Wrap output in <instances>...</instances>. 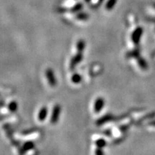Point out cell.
I'll use <instances>...</instances> for the list:
<instances>
[{
  "label": "cell",
  "instance_id": "cell-3",
  "mask_svg": "<svg viewBox=\"0 0 155 155\" xmlns=\"http://www.w3.org/2000/svg\"><path fill=\"white\" fill-rule=\"evenodd\" d=\"M45 75L47 77L48 83L52 87H55L57 84V81H56V78L55 76V73L54 71L51 68H48L45 71Z\"/></svg>",
  "mask_w": 155,
  "mask_h": 155
},
{
  "label": "cell",
  "instance_id": "cell-5",
  "mask_svg": "<svg viewBox=\"0 0 155 155\" xmlns=\"http://www.w3.org/2000/svg\"><path fill=\"white\" fill-rule=\"evenodd\" d=\"M104 105H105V101L101 97H99L95 101L94 103V111L96 113H99V112L101 111L102 108L104 107Z\"/></svg>",
  "mask_w": 155,
  "mask_h": 155
},
{
  "label": "cell",
  "instance_id": "cell-4",
  "mask_svg": "<svg viewBox=\"0 0 155 155\" xmlns=\"http://www.w3.org/2000/svg\"><path fill=\"white\" fill-rule=\"evenodd\" d=\"M83 58V55L82 53L78 52V53L75 56H73V58L71 61V63H70V68H71V70L74 69L78 64L80 63V62L82 61Z\"/></svg>",
  "mask_w": 155,
  "mask_h": 155
},
{
  "label": "cell",
  "instance_id": "cell-9",
  "mask_svg": "<svg viewBox=\"0 0 155 155\" xmlns=\"http://www.w3.org/2000/svg\"><path fill=\"white\" fill-rule=\"evenodd\" d=\"M81 80H82V77L78 73H74L72 75V77H71V81L75 84H78V83H81Z\"/></svg>",
  "mask_w": 155,
  "mask_h": 155
},
{
  "label": "cell",
  "instance_id": "cell-7",
  "mask_svg": "<svg viewBox=\"0 0 155 155\" xmlns=\"http://www.w3.org/2000/svg\"><path fill=\"white\" fill-rule=\"evenodd\" d=\"M112 119H113V117H112L111 116H110V115L105 116H104V117L101 118V119L98 120V121H97V124L101 125V124H105L106 122L111 121Z\"/></svg>",
  "mask_w": 155,
  "mask_h": 155
},
{
  "label": "cell",
  "instance_id": "cell-15",
  "mask_svg": "<svg viewBox=\"0 0 155 155\" xmlns=\"http://www.w3.org/2000/svg\"><path fill=\"white\" fill-rule=\"evenodd\" d=\"M82 8H83V5L82 4L79 3V4H77L76 5L74 6V7H73L72 11L73 12H78V11H80Z\"/></svg>",
  "mask_w": 155,
  "mask_h": 155
},
{
  "label": "cell",
  "instance_id": "cell-1",
  "mask_svg": "<svg viewBox=\"0 0 155 155\" xmlns=\"http://www.w3.org/2000/svg\"><path fill=\"white\" fill-rule=\"evenodd\" d=\"M143 34V29L140 26L137 27L131 35V40L133 42L136 47H139V45L140 43L141 38L142 37Z\"/></svg>",
  "mask_w": 155,
  "mask_h": 155
},
{
  "label": "cell",
  "instance_id": "cell-10",
  "mask_svg": "<svg viewBox=\"0 0 155 155\" xmlns=\"http://www.w3.org/2000/svg\"><path fill=\"white\" fill-rule=\"evenodd\" d=\"M34 147L35 145L33 144V142H32V141H28V142H26L24 145H23V152L31 150L32 149L34 148Z\"/></svg>",
  "mask_w": 155,
  "mask_h": 155
},
{
  "label": "cell",
  "instance_id": "cell-11",
  "mask_svg": "<svg viewBox=\"0 0 155 155\" xmlns=\"http://www.w3.org/2000/svg\"><path fill=\"white\" fill-rule=\"evenodd\" d=\"M8 108L11 112H15L17 110V108H18V104H17L16 101H11L9 103Z\"/></svg>",
  "mask_w": 155,
  "mask_h": 155
},
{
  "label": "cell",
  "instance_id": "cell-14",
  "mask_svg": "<svg viewBox=\"0 0 155 155\" xmlns=\"http://www.w3.org/2000/svg\"><path fill=\"white\" fill-rule=\"evenodd\" d=\"M76 18L78 19H80V20H86V19H87L88 18V15L86 14V13H79L78 15H77Z\"/></svg>",
  "mask_w": 155,
  "mask_h": 155
},
{
  "label": "cell",
  "instance_id": "cell-2",
  "mask_svg": "<svg viewBox=\"0 0 155 155\" xmlns=\"http://www.w3.org/2000/svg\"><path fill=\"white\" fill-rule=\"evenodd\" d=\"M61 107L60 105H55L54 106L53 112H52L51 118H50V122L53 124L57 123L59 119L60 115H61Z\"/></svg>",
  "mask_w": 155,
  "mask_h": 155
},
{
  "label": "cell",
  "instance_id": "cell-8",
  "mask_svg": "<svg viewBox=\"0 0 155 155\" xmlns=\"http://www.w3.org/2000/svg\"><path fill=\"white\" fill-rule=\"evenodd\" d=\"M85 47H86V43H85V41L83 40H80L77 42L76 48H77L78 52L82 53L83 50L85 49Z\"/></svg>",
  "mask_w": 155,
  "mask_h": 155
},
{
  "label": "cell",
  "instance_id": "cell-13",
  "mask_svg": "<svg viewBox=\"0 0 155 155\" xmlns=\"http://www.w3.org/2000/svg\"><path fill=\"white\" fill-rule=\"evenodd\" d=\"M96 145L98 148L102 149L106 145V141L103 139H99L96 141Z\"/></svg>",
  "mask_w": 155,
  "mask_h": 155
},
{
  "label": "cell",
  "instance_id": "cell-12",
  "mask_svg": "<svg viewBox=\"0 0 155 155\" xmlns=\"http://www.w3.org/2000/svg\"><path fill=\"white\" fill-rule=\"evenodd\" d=\"M116 3V0H108L106 5V9L107 10H111L114 8V7L115 6Z\"/></svg>",
  "mask_w": 155,
  "mask_h": 155
},
{
  "label": "cell",
  "instance_id": "cell-17",
  "mask_svg": "<svg viewBox=\"0 0 155 155\" xmlns=\"http://www.w3.org/2000/svg\"><path fill=\"white\" fill-rule=\"evenodd\" d=\"M101 150L100 148H98V150H96V154H103V152H101Z\"/></svg>",
  "mask_w": 155,
  "mask_h": 155
},
{
  "label": "cell",
  "instance_id": "cell-16",
  "mask_svg": "<svg viewBox=\"0 0 155 155\" xmlns=\"http://www.w3.org/2000/svg\"><path fill=\"white\" fill-rule=\"evenodd\" d=\"M149 126H151V127H155V121H150V123L148 124Z\"/></svg>",
  "mask_w": 155,
  "mask_h": 155
},
{
  "label": "cell",
  "instance_id": "cell-6",
  "mask_svg": "<svg viewBox=\"0 0 155 155\" xmlns=\"http://www.w3.org/2000/svg\"><path fill=\"white\" fill-rule=\"evenodd\" d=\"M48 114V109L46 106H43L40 108V110L38 112V120L40 121H43L45 119L47 118Z\"/></svg>",
  "mask_w": 155,
  "mask_h": 155
}]
</instances>
